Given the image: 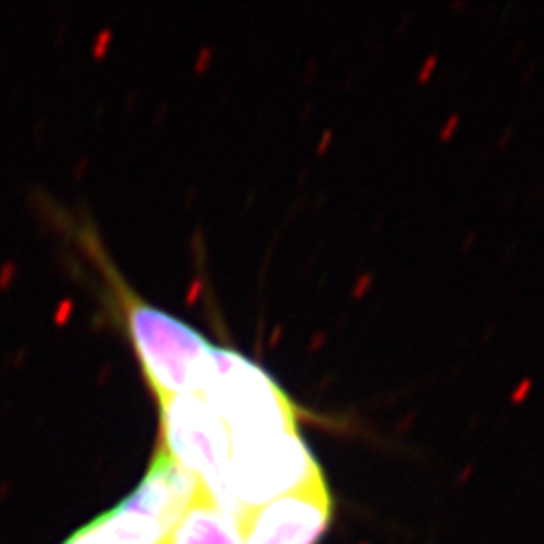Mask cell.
Segmentation results:
<instances>
[{"instance_id": "6da1fadb", "label": "cell", "mask_w": 544, "mask_h": 544, "mask_svg": "<svg viewBox=\"0 0 544 544\" xmlns=\"http://www.w3.org/2000/svg\"><path fill=\"white\" fill-rule=\"evenodd\" d=\"M200 488L194 476L157 450L130 496L63 544H168L171 528Z\"/></svg>"}, {"instance_id": "7a4b0ae2", "label": "cell", "mask_w": 544, "mask_h": 544, "mask_svg": "<svg viewBox=\"0 0 544 544\" xmlns=\"http://www.w3.org/2000/svg\"><path fill=\"white\" fill-rule=\"evenodd\" d=\"M232 433L299 430V407L264 367L238 351L212 347L196 391Z\"/></svg>"}, {"instance_id": "3957f363", "label": "cell", "mask_w": 544, "mask_h": 544, "mask_svg": "<svg viewBox=\"0 0 544 544\" xmlns=\"http://www.w3.org/2000/svg\"><path fill=\"white\" fill-rule=\"evenodd\" d=\"M121 304L127 335L155 399L194 394L214 345L188 322L135 297L127 288Z\"/></svg>"}, {"instance_id": "277c9868", "label": "cell", "mask_w": 544, "mask_h": 544, "mask_svg": "<svg viewBox=\"0 0 544 544\" xmlns=\"http://www.w3.org/2000/svg\"><path fill=\"white\" fill-rule=\"evenodd\" d=\"M320 478L325 476L299 430L232 433L228 490L238 516Z\"/></svg>"}, {"instance_id": "5b68a950", "label": "cell", "mask_w": 544, "mask_h": 544, "mask_svg": "<svg viewBox=\"0 0 544 544\" xmlns=\"http://www.w3.org/2000/svg\"><path fill=\"white\" fill-rule=\"evenodd\" d=\"M157 405L160 450L194 476L218 504L238 516L228 490L232 433L222 417L198 394L168 397L157 401Z\"/></svg>"}, {"instance_id": "8992f818", "label": "cell", "mask_w": 544, "mask_h": 544, "mask_svg": "<svg viewBox=\"0 0 544 544\" xmlns=\"http://www.w3.org/2000/svg\"><path fill=\"white\" fill-rule=\"evenodd\" d=\"M331 524L325 478L240 514L242 544H317Z\"/></svg>"}, {"instance_id": "52a82bcc", "label": "cell", "mask_w": 544, "mask_h": 544, "mask_svg": "<svg viewBox=\"0 0 544 544\" xmlns=\"http://www.w3.org/2000/svg\"><path fill=\"white\" fill-rule=\"evenodd\" d=\"M168 544H242L240 518L200 488L171 528Z\"/></svg>"}]
</instances>
